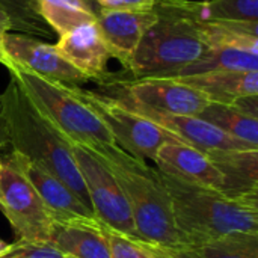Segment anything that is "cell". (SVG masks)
Segmentation results:
<instances>
[{
    "instance_id": "6",
    "label": "cell",
    "mask_w": 258,
    "mask_h": 258,
    "mask_svg": "<svg viewBox=\"0 0 258 258\" xmlns=\"http://www.w3.org/2000/svg\"><path fill=\"white\" fill-rule=\"evenodd\" d=\"M0 210L18 240L48 243L53 219L12 151L0 157Z\"/></svg>"
},
{
    "instance_id": "28",
    "label": "cell",
    "mask_w": 258,
    "mask_h": 258,
    "mask_svg": "<svg viewBox=\"0 0 258 258\" xmlns=\"http://www.w3.org/2000/svg\"><path fill=\"white\" fill-rule=\"evenodd\" d=\"M162 248V246H160ZM165 255L168 258H201L197 252H194L190 248H162Z\"/></svg>"
},
{
    "instance_id": "10",
    "label": "cell",
    "mask_w": 258,
    "mask_h": 258,
    "mask_svg": "<svg viewBox=\"0 0 258 258\" xmlns=\"http://www.w3.org/2000/svg\"><path fill=\"white\" fill-rule=\"evenodd\" d=\"M5 51L14 68H21L70 86H80L88 82V77L67 62L54 45L32 36L8 32L5 36Z\"/></svg>"
},
{
    "instance_id": "14",
    "label": "cell",
    "mask_w": 258,
    "mask_h": 258,
    "mask_svg": "<svg viewBox=\"0 0 258 258\" xmlns=\"http://www.w3.org/2000/svg\"><path fill=\"white\" fill-rule=\"evenodd\" d=\"M97 26L112 57L125 68L144 33L159 20L156 11H113L98 8Z\"/></svg>"
},
{
    "instance_id": "26",
    "label": "cell",
    "mask_w": 258,
    "mask_h": 258,
    "mask_svg": "<svg viewBox=\"0 0 258 258\" xmlns=\"http://www.w3.org/2000/svg\"><path fill=\"white\" fill-rule=\"evenodd\" d=\"M98 8L113 11H156L162 0H94Z\"/></svg>"
},
{
    "instance_id": "27",
    "label": "cell",
    "mask_w": 258,
    "mask_h": 258,
    "mask_svg": "<svg viewBox=\"0 0 258 258\" xmlns=\"http://www.w3.org/2000/svg\"><path fill=\"white\" fill-rule=\"evenodd\" d=\"M8 32H12V23L9 15L0 8V65H3L8 71H12L14 65L5 51V36Z\"/></svg>"
},
{
    "instance_id": "18",
    "label": "cell",
    "mask_w": 258,
    "mask_h": 258,
    "mask_svg": "<svg viewBox=\"0 0 258 258\" xmlns=\"http://www.w3.org/2000/svg\"><path fill=\"white\" fill-rule=\"evenodd\" d=\"M203 92L210 101L231 104L234 100L258 95V71H212L171 77Z\"/></svg>"
},
{
    "instance_id": "8",
    "label": "cell",
    "mask_w": 258,
    "mask_h": 258,
    "mask_svg": "<svg viewBox=\"0 0 258 258\" xmlns=\"http://www.w3.org/2000/svg\"><path fill=\"white\" fill-rule=\"evenodd\" d=\"M104 92L115 100L130 101L157 112L198 116L210 100L198 89L171 77L130 79L121 74L101 83Z\"/></svg>"
},
{
    "instance_id": "25",
    "label": "cell",
    "mask_w": 258,
    "mask_h": 258,
    "mask_svg": "<svg viewBox=\"0 0 258 258\" xmlns=\"http://www.w3.org/2000/svg\"><path fill=\"white\" fill-rule=\"evenodd\" d=\"M0 258H65L51 243H33L26 240H17L8 254Z\"/></svg>"
},
{
    "instance_id": "13",
    "label": "cell",
    "mask_w": 258,
    "mask_h": 258,
    "mask_svg": "<svg viewBox=\"0 0 258 258\" xmlns=\"http://www.w3.org/2000/svg\"><path fill=\"white\" fill-rule=\"evenodd\" d=\"M54 47L60 56L83 73L88 80H95L101 85L112 77L107 68L112 54L101 36L97 21L59 35Z\"/></svg>"
},
{
    "instance_id": "22",
    "label": "cell",
    "mask_w": 258,
    "mask_h": 258,
    "mask_svg": "<svg viewBox=\"0 0 258 258\" xmlns=\"http://www.w3.org/2000/svg\"><path fill=\"white\" fill-rule=\"evenodd\" d=\"M190 249L201 258H258V233L236 231Z\"/></svg>"
},
{
    "instance_id": "11",
    "label": "cell",
    "mask_w": 258,
    "mask_h": 258,
    "mask_svg": "<svg viewBox=\"0 0 258 258\" xmlns=\"http://www.w3.org/2000/svg\"><path fill=\"white\" fill-rule=\"evenodd\" d=\"M132 112L144 116L145 119L154 122L165 132H168L174 139L178 142L192 145L195 148H200L203 151H210V150H249V148H257L252 145H248L245 142H240L215 125L209 124L207 121L201 119L200 116L194 115H174V113H165V112H157L130 101L124 100H116Z\"/></svg>"
},
{
    "instance_id": "7",
    "label": "cell",
    "mask_w": 258,
    "mask_h": 258,
    "mask_svg": "<svg viewBox=\"0 0 258 258\" xmlns=\"http://www.w3.org/2000/svg\"><path fill=\"white\" fill-rule=\"evenodd\" d=\"M71 88L74 94L97 113L107 127L115 144L127 154L139 160L150 159L154 162L157 151L163 144L177 141L168 132L132 112L115 98L80 86Z\"/></svg>"
},
{
    "instance_id": "4",
    "label": "cell",
    "mask_w": 258,
    "mask_h": 258,
    "mask_svg": "<svg viewBox=\"0 0 258 258\" xmlns=\"http://www.w3.org/2000/svg\"><path fill=\"white\" fill-rule=\"evenodd\" d=\"M9 74L18 80L38 112L71 144L92 150L116 145L104 122L74 94L70 85L21 68H14Z\"/></svg>"
},
{
    "instance_id": "12",
    "label": "cell",
    "mask_w": 258,
    "mask_h": 258,
    "mask_svg": "<svg viewBox=\"0 0 258 258\" xmlns=\"http://www.w3.org/2000/svg\"><path fill=\"white\" fill-rule=\"evenodd\" d=\"M156 169L171 178L194 186L209 187L227 195V183L206 151L171 141L163 144L154 159Z\"/></svg>"
},
{
    "instance_id": "17",
    "label": "cell",
    "mask_w": 258,
    "mask_h": 258,
    "mask_svg": "<svg viewBox=\"0 0 258 258\" xmlns=\"http://www.w3.org/2000/svg\"><path fill=\"white\" fill-rule=\"evenodd\" d=\"M206 153L224 175L228 197H258V148L210 150Z\"/></svg>"
},
{
    "instance_id": "20",
    "label": "cell",
    "mask_w": 258,
    "mask_h": 258,
    "mask_svg": "<svg viewBox=\"0 0 258 258\" xmlns=\"http://www.w3.org/2000/svg\"><path fill=\"white\" fill-rule=\"evenodd\" d=\"M225 135L258 148V118H252L237 107L210 101L198 115Z\"/></svg>"
},
{
    "instance_id": "30",
    "label": "cell",
    "mask_w": 258,
    "mask_h": 258,
    "mask_svg": "<svg viewBox=\"0 0 258 258\" xmlns=\"http://www.w3.org/2000/svg\"><path fill=\"white\" fill-rule=\"evenodd\" d=\"M12 248V243H8L5 240H0V257H3L5 254H8Z\"/></svg>"
},
{
    "instance_id": "19",
    "label": "cell",
    "mask_w": 258,
    "mask_h": 258,
    "mask_svg": "<svg viewBox=\"0 0 258 258\" xmlns=\"http://www.w3.org/2000/svg\"><path fill=\"white\" fill-rule=\"evenodd\" d=\"M209 48H230L258 54V23L190 20Z\"/></svg>"
},
{
    "instance_id": "21",
    "label": "cell",
    "mask_w": 258,
    "mask_h": 258,
    "mask_svg": "<svg viewBox=\"0 0 258 258\" xmlns=\"http://www.w3.org/2000/svg\"><path fill=\"white\" fill-rule=\"evenodd\" d=\"M212 71H258V54L230 48H209L201 59L187 65L175 76H194Z\"/></svg>"
},
{
    "instance_id": "23",
    "label": "cell",
    "mask_w": 258,
    "mask_h": 258,
    "mask_svg": "<svg viewBox=\"0 0 258 258\" xmlns=\"http://www.w3.org/2000/svg\"><path fill=\"white\" fill-rule=\"evenodd\" d=\"M38 12L48 27L57 35H63L83 24L95 23V14L86 8L63 5V3H47L36 0Z\"/></svg>"
},
{
    "instance_id": "16",
    "label": "cell",
    "mask_w": 258,
    "mask_h": 258,
    "mask_svg": "<svg viewBox=\"0 0 258 258\" xmlns=\"http://www.w3.org/2000/svg\"><path fill=\"white\" fill-rule=\"evenodd\" d=\"M48 243L65 257L110 258L106 236L95 218L53 221Z\"/></svg>"
},
{
    "instance_id": "9",
    "label": "cell",
    "mask_w": 258,
    "mask_h": 258,
    "mask_svg": "<svg viewBox=\"0 0 258 258\" xmlns=\"http://www.w3.org/2000/svg\"><path fill=\"white\" fill-rule=\"evenodd\" d=\"M71 147L95 219L124 236L139 240L128 203L109 168L91 148L79 144H71Z\"/></svg>"
},
{
    "instance_id": "24",
    "label": "cell",
    "mask_w": 258,
    "mask_h": 258,
    "mask_svg": "<svg viewBox=\"0 0 258 258\" xmlns=\"http://www.w3.org/2000/svg\"><path fill=\"white\" fill-rule=\"evenodd\" d=\"M100 225L107 240L110 258H168L160 246H154L142 240L124 236L109 228L103 222H100Z\"/></svg>"
},
{
    "instance_id": "31",
    "label": "cell",
    "mask_w": 258,
    "mask_h": 258,
    "mask_svg": "<svg viewBox=\"0 0 258 258\" xmlns=\"http://www.w3.org/2000/svg\"><path fill=\"white\" fill-rule=\"evenodd\" d=\"M0 115H2V101H0Z\"/></svg>"
},
{
    "instance_id": "5",
    "label": "cell",
    "mask_w": 258,
    "mask_h": 258,
    "mask_svg": "<svg viewBox=\"0 0 258 258\" xmlns=\"http://www.w3.org/2000/svg\"><path fill=\"white\" fill-rule=\"evenodd\" d=\"M207 51L189 18L159 12V20L144 33L122 73H128L130 79L171 77Z\"/></svg>"
},
{
    "instance_id": "29",
    "label": "cell",
    "mask_w": 258,
    "mask_h": 258,
    "mask_svg": "<svg viewBox=\"0 0 258 258\" xmlns=\"http://www.w3.org/2000/svg\"><path fill=\"white\" fill-rule=\"evenodd\" d=\"M9 145V141H8V133H6V125H5V119H3V115H0V151Z\"/></svg>"
},
{
    "instance_id": "15",
    "label": "cell",
    "mask_w": 258,
    "mask_h": 258,
    "mask_svg": "<svg viewBox=\"0 0 258 258\" xmlns=\"http://www.w3.org/2000/svg\"><path fill=\"white\" fill-rule=\"evenodd\" d=\"M18 166L32 183L42 203L45 204L53 221H70L77 218H95L94 213L77 198V195L65 186L59 178L44 171L41 166L27 160L20 153L14 151Z\"/></svg>"
},
{
    "instance_id": "3",
    "label": "cell",
    "mask_w": 258,
    "mask_h": 258,
    "mask_svg": "<svg viewBox=\"0 0 258 258\" xmlns=\"http://www.w3.org/2000/svg\"><path fill=\"white\" fill-rule=\"evenodd\" d=\"M92 150V148H91ZM118 181L132 212L139 240L162 248H184L168 192L156 168L118 145L92 150Z\"/></svg>"
},
{
    "instance_id": "32",
    "label": "cell",
    "mask_w": 258,
    "mask_h": 258,
    "mask_svg": "<svg viewBox=\"0 0 258 258\" xmlns=\"http://www.w3.org/2000/svg\"><path fill=\"white\" fill-rule=\"evenodd\" d=\"M65 258H73V257H65Z\"/></svg>"
},
{
    "instance_id": "2",
    "label": "cell",
    "mask_w": 258,
    "mask_h": 258,
    "mask_svg": "<svg viewBox=\"0 0 258 258\" xmlns=\"http://www.w3.org/2000/svg\"><path fill=\"white\" fill-rule=\"evenodd\" d=\"M159 174L168 192L184 248L236 231L258 233V197L234 198L215 189L194 186Z\"/></svg>"
},
{
    "instance_id": "1",
    "label": "cell",
    "mask_w": 258,
    "mask_h": 258,
    "mask_svg": "<svg viewBox=\"0 0 258 258\" xmlns=\"http://www.w3.org/2000/svg\"><path fill=\"white\" fill-rule=\"evenodd\" d=\"M0 101L12 150L59 178L92 212L71 142L38 112L15 77L11 76L5 92L0 94Z\"/></svg>"
}]
</instances>
